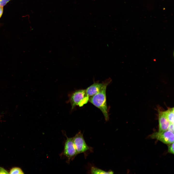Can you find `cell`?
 Instances as JSON below:
<instances>
[{
    "label": "cell",
    "mask_w": 174,
    "mask_h": 174,
    "mask_svg": "<svg viewBox=\"0 0 174 174\" xmlns=\"http://www.w3.org/2000/svg\"><path fill=\"white\" fill-rule=\"evenodd\" d=\"M168 152L169 153L174 154V142L169 144L168 145Z\"/></svg>",
    "instance_id": "obj_11"
},
{
    "label": "cell",
    "mask_w": 174,
    "mask_h": 174,
    "mask_svg": "<svg viewBox=\"0 0 174 174\" xmlns=\"http://www.w3.org/2000/svg\"><path fill=\"white\" fill-rule=\"evenodd\" d=\"M105 82L102 83H95L87 88L86 89V95L89 98L99 92L103 87Z\"/></svg>",
    "instance_id": "obj_7"
},
{
    "label": "cell",
    "mask_w": 174,
    "mask_h": 174,
    "mask_svg": "<svg viewBox=\"0 0 174 174\" xmlns=\"http://www.w3.org/2000/svg\"><path fill=\"white\" fill-rule=\"evenodd\" d=\"M89 98L86 95L85 89H80L74 92L71 95L69 99L72 109H74L77 105L82 106L87 102Z\"/></svg>",
    "instance_id": "obj_2"
},
{
    "label": "cell",
    "mask_w": 174,
    "mask_h": 174,
    "mask_svg": "<svg viewBox=\"0 0 174 174\" xmlns=\"http://www.w3.org/2000/svg\"><path fill=\"white\" fill-rule=\"evenodd\" d=\"M167 130L174 133V123H170Z\"/></svg>",
    "instance_id": "obj_13"
},
{
    "label": "cell",
    "mask_w": 174,
    "mask_h": 174,
    "mask_svg": "<svg viewBox=\"0 0 174 174\" xmlns=\"http://www.w3.org/2000/svg\"><path fill=\"white\" fill-rule=\"evenodd\" d=\"M9 174L6 170L2 167H0V174Z\"/></svg>",
    "instance_id": "obj_14"
},
{
    "label": "cell",
    "mask_w": 174,
    "mask_h": 174,
    "mask_svg": "<svg viewBox=\"0 0 174 174\" xmlns=\"http://www.w3.org/2000/svg\"><path fill=\"white\" fill-rule=\"evenodd\" d=\"M111 80L110 78L106 80L102 89L95 95L89 97V100L91 103L101 110L106 121L109 120V117L107 104L106 91L107 87Z\"/></svg>",
    "instance_id": "obj_1"
},
{
    "label": "cell",
    "mask_w": 174,
    "mask_h": 174,
    "mask_svg": "<svg viewBox=\"0 0 174 174\" xmlns=\"http://www.w3.org/2000/svg\"><path fill=\"white\" fill-rule=\"evenodd\" d=\"M73 138V143L78 154L84 153L90 150V147L86 144L83 135L80 131L77 133Z\"/></svg>",
    "instance_id": "obj_5"
},
{
    "label": "cell",
    "mask_w": 174,
    "mask_h": 174,
    "mask_svg": "<svg viewBox=\"0 0 174 174\" xmlns=\"http://www.w3.org/2000/svg\"><path fill=\"white\" fill-rule=\"evenodd\" d=\"M150 137L167 144L174 142V133L168 130L163 131L155 132L150 135Z\"/></svg>",
    "instance_id": "obj_4"
},
{
    "label": "cell",
    "mask_w": 174,
    "mask_h": 174,
    "mask_svg": "<svg viewBox=\"0 0 174 174\" xmlns=\"http://www.w3.org/2000/svg\"><path fill=\"white\" fill-rule=\"evenodd\" d=\"M174 108H168L164 111L166 116L170 123H174Z\"/></svg>",
    "instance_id": "obj_8"
},
{
    "label": "cell",
    "mask_w": 174,
    "mask_h": 174,
    "mask_svg": "<svg viewBox=\"0 0 174 174\" xmlns=\"http://www.w3.org/2000/svg\"><path fill=\"white\" fill-rule=\"evenodd\" d=\"M91 172L92 174H113V172L111 170L106 171L94 167L91 168Z\"/></svg>",
    "instance_id": "obj_9"
},
{
    "label": "cell",
    "mask_w": 174,
    "mask_h": 174,
    "mask_svg": "<svg viewBox=\"0 0 174 174\" xmlns=\"http://www.w3.org/2000/svg\"><path fill=\"white\" fill-rule=\"evenodd\" d=\"M63 154L68 161L74 159L78 154L73 143V137H67L65 143Z\"/></svg>",
    "instance_id": "obj_3"
},
{
    "label": "cell",
    "mask_w": 174,
    "mask_h": 174,
    "mask_svg": "<svg viewBox=\"0 0 174 174\" xmlns=\"http://www.w3.org/2000/svg\"><path fill=\"white\" fill-rule=\"evenodd\" d=\"M159 123V132H162L167 130L170 123L163 111L158 109Z\"/></svg>",
    "instance_id": "obj_6"
},
{
    "label": "cell",
    "mask_w": 174,
    "mask_h": 174,
    "mask_svg": "<svg viewBox=\"0 0 174 174\" xmlns=\"http://www.w3.org/2000/svg\"><path fill=\"white\" fill-rule=\"evenodd\" d=\"M3 11V7L0 6V18L1 17Z\"/></svg>",
    "instance_id": "obj_15"
},
{
    "label": "cell",
    "mask_w": 174,
    "mask_h": 174,
    "mask_svg": "<svg viewBox=\"0 0 174 174\" xmlns=\"http://www.w3.org/2000/svg\"><path fill=\"white\" fill-rule=\"evenodd\" d=\"M11 0H0V6L3 7Z\"/></svg>",
    "instance_id": "obj_12"
},
{
    "label": "cell",
    "mask_w": 174,
    "mask_h": 174,
    "mask_svg": "<svg viewBox=\"0 0 174 174\" xmlns=\"http://www.w3.org/2000/svg\"><path fill=\"white\" fill-rule=\"evenodd\" d=\"M9 174H24L23 171L20 168L14 167L11 168Z\"/></svg>",
    "instance_id": "obj_10"
}]
</instances>
